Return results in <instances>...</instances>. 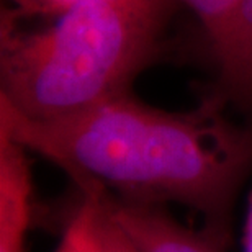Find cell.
<instances>
[{"instance_id": "cell-1", "label": "cell", "mask_w": 252, "mask_h": 252, "mask_svg": "<svg viewBox=\"0 0 252 252\" xmlns=\"http://www.w3.org/2000/svg\"><path fill=\"white\" fill-rule=\"evenodd\" d=\"M210 94L193 110L169 112L133 92L70 117L34 122L0 103V128L65 170L120 200L198 211L221 244L241 185L252 170V126Z\"/></svg>"}, {"instance_id": "cell-4", "label": "cell", "mask_w": 252, "mask_h": 252, "mask_svg": "<svg viewBox=\"0 0 252 252\" xmlns=\"http://www.w3.org/2000/svg\"><path fill=\"white\" fill-rule=\"evenodd\" d=\"M210 49L216 70L211 94L228 107L252 113V0H241Z\"/></svg>"}, {"instance_id": "cell-7", "label": "cell", "mask_w": 252, "mask_h": 252, "mask_svg": "<svg viewBox=\"0 0 252 252\" xmlns=\"http://www.w3.org/2000/svg\"><path fill=\"white\" fill-rule=\"evenodd\" d=\"M187 7L198 18L210 44L220 36L231 17L238 10L241 0H175Z\"/></svg>"}, {"instance_id": "cell-5", "label": "cell", "mask_w": 252, "mask_h": 252, "mask_svg": "<svg viewBox=\"0 0 252 252\" xmlns=\"http://www.w3.org/2000/svg\"><path fill=\"white\" fill-rule=\"evenodd\" d=\"M33 216L32 167L8 160L0 167V252H27Z\"/></svg>"}, {"instance_id": "cell-9", "label": "cell", "mask_w": 252, "mask_h": 252, "mask_svg": "<svg viewBox=\"0 0 252 252\" xmlns=\"http://www.w3.org/2000/svg\"><path fill=\"white\" fill-rule=\"evenodd\" d=\"M79 189H87L95 195L98 203V226H100V238H102L105 252H139L125 233L123 228L117 223L113 215L105 205L103 190L94 184H77Z\"/></svg>"}, {"instance_id": "cell-3", "label": "cell", "mask_w": 252, "mask_h": 252, "mask_svg": "<svg viewBox=\"0 0 252 252\" xmlns=\"http://www.w3.org/2000/svg\"><path fill=\"white\" fill-rule=\"evenodd\" d=\"M102 190L110 213L139 252H224L211 234L185 228L159 206L129 203Z\"/></svg>"}, {"instance_id": "cell-6", "label": "cell", "mask_w": 252, "mask_h": 252, "mask_svg": "<svg viewBox=\"0 0 252 252\" xmlns=\"http://www.w3.org/2000/svg\"><path fill=\"white\" fill-rule=\"evenodd\" d=\"M82 200L70 216L54 252H105L98 226V203L87 189H80Z\"/></svg>"}, {"instance_id": "cell-8", "label": "cell", "mask_w": 252, "mask_h": 252, "mask_svg": "<svg viewBox=\"0 0 252 252\" xmlns=\"http://www.w3.org/2000/svg\"><path fill=\"white\" fill-rule=\"evenodd\" d=\"M117 2H129V0H8V10L22 18L48 20L89 5Z\"/></svg>"}, {"instance_id": "cell-2", "label": "cell", "mask_w": 252, "mask_h": 252, "mask_svg": "<svg viewBox=\"0 0 252 252\" xmlns=\"http://www.w3.org/2000/svg\"><path fill=\"white\" fill-rule=\"evenodd\" d=\"M175 0L97 3L48 20L3 8L0 103L34 122L85 112L131 90L162 56Z\"/></svg>"}, {"instance_id": "cell-10", "label": "cell", "mask_w": 252, "mask_h": 252, "mask_svg": "<svg viewBox=\"0 0 252 252\" xmlns=\"http://www.w3.org/2000/svg\"><path fill=\"white\" fill-rule=\"evenodd\" d=\"M243 252H252V195H251L249 210H248V216H246V224H244Z\"/></svg>"}]
</instances>
